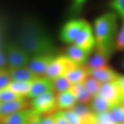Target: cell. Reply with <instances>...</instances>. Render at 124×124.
<instances>
[{
  "instance_id": "11",
  "label": "cell",
  "mask_w": 124,
  "mask_h": 124,
  "mask_svg": "<svg viewBox=\"0 0 124 124\" xmlns=\"http://www.w3.org/2000/svg\"><path fill=\"white\" fill-rule=\"evenodd\" d=\"M31 108L30 102L26 98L0 102V117Z\"/></svg>"
},
{
  "instance_id": "2",
  "label": "cell",
  "mask_w": 124,
  "mask_h": 124,
  "mask_svg": "<svg viewBox=\"0 0 124 124\" xmlns=\"http://www.w3.org/2000/svg\"><path fill=\"white\" fill-rule=\"evenodd\" d=\"M95 48L111 56L116 50V41L118 32V16L110 11L94 20L93 27Z\"/></svg>"
},
{
  "instance_id": "1",
  "label": "cell",
  "mask_w": 124,
  "mask_h": 124,
  "mask_svg": "<svg viewBox=\"0 0 124 124\" xmlns=\"http://www.w3.org/2000/svg\"><path fill=\"white\" fill-rule=\"evenodd\" d=\"M15 40L31 58L41 54H57L51 36L41 23L34 18L23 20Z\"/></svg>"
},
{
  "instance_id": "25",
  "label": "cell",
  "mask_w": 124,
  "mask_h": 124,
  "mask_svg": "<svg viewBox=\"0 0 124 124\" xmlns=\"http://www.w3.org/2000/svg\"><path fill=\"white\" fill-rule=\"evenodd\" d=\"M110 113L114 124H124V106L122 103L111 107Z\"/></svg>"
},
{
  "instance_id": "23",
  "label": "cell",
  "mask_w": 124,
  "mask_h": 124,
  "mask_svg": "<svg viewBox=\"0 0 124 124\" xmlns=\"http://www.w3.org/2000/svg\"><path fill=\"white\" fill-rule=\"evenodd\" d=\"M52 81H53L54 92L55 94L69 90L72 85L65 75L59 77Z\"/></svg>"
},
{
  "instance_id": "27",
  "label": "cell",
  "mask_w": 124,
  "mask_h": 124,
  "mask_svg": "<svg viewBox=\"0 0 124 124\" xmlns=\"http://www.w3.org/2000/svg\"><path fill=\"white\" fill-rule=\"evenodd\" d=\"M108 7L124 22V0H110L108 2Z\"/></svg>"
},
{
  "instance_id": "18",
  "label": "cell",
  "mask_w": 124,
  "mask_h": 124,
  "mask_svg": "<svg viewBox=\"0 0 124 124\" xmlns=\"http://www.w3.org/2000/svg\"><path fill=\"white\" fill-rule=\"evenodd\" d=\"M66 76L72 85L83 83L89 76V70L86 66H77L69 71Z\"/></svg>"
},
{
  "instance_id": "19",
  "label": "cell",
  "mask_w": 124,
  "mask_h": 124,
  "mask_svg": "<svg viewBox=\"0 0 124 124\" xmlns=\"http://www.w3.org/2000/svg\"><path fill=\"white\" fill-rule=\"evenodd\" d=\"M82 119L83 124L95 121V113L93 112L89 104L78 103L71 108Z\"/></svg>"
},
{
  "instance_id": "33",
  "label": "cell",
  "mask_w": 124,
  "mask_h": 124,
  "mask_svg": "<svg viewBox=\"0 0 124 124\" xmlns=\"http://www.w3.org/2000/svg\"><path fill=\"white\" fill-rule=\"evenodd\" d=\"M55 124H70L62 111H57L53 114Z\"/></svg>"
},
{
  "instance_id": "15",
  "label": "cell",
  "mask_w": 124,
  "mask_h": 124,
  "mask_svg": "<svg viewBox=\"0 0 124 124\" xmlns=\"http://www.w3.org/2000/svg\"><path fill=\"white\" fill-rule=\"evenodd\" d=\"M55 95L57 111L71 110L78 103L77 97L70 89Z\"/></svg>"
},
{
  "instance_id": "29",
  "label": "cell",
  "mask_w": 124,
  "mask_h": 124,
  "mask_svg": "<svg viewBox=\"0 0 124 124\" xmlns=\"http://www.w3.org/2000/svg\"><path fill=\"white\" fill-rule=\"evenodd\" d=\"M62 111L70 124H83L79 116L72 110Z\"/></svg>"
},
{
  "instance_id": "36",
  "label": "cell",
  "mask_w": 124,
  "mask_h": 124,
  "mask_svg": "<svg viewBox=\"0 0 124 124\" xmlns=\"http://www.w3.org/2000/svg\"><path fill=\"white\" fill-rule=\"evenodd\" d=\"M116 82L120 87L124 98V75H120L117 79L116 80Z\"/></svg>"
},
{
  "instance_id": "35",
  "label": "cell",
  "mask_w": 124,
  "mask_h": 124,
  "mask_svg": "<svg viewBox=\"0 0 124 124\" xmlns=\"http://www.w3.org/2000/svg\"><path fill=\"white\" fill-rule=\"evenodd\" d=\"M41 124H55V121L53 114L51 115L43 116Z\"/></svg>"
},
{
  "instance_id": "14",
  "label": "cell",
  "mask_w": 124,
  "mask_h": 124,
  "mask_svg": "<svg viewBox=\"0 0 124 124\" xmlns=\"http://www.w3.org/2000/svg\"><path fill=\"white\" fill-rule=\"evenodd\" d=\"M89 74L102 84L116 81L120 76L115 70L109 66L101 69L89 70Z\"/></svg>"
},
{
  "instance_id": "39",
  "label": "cell",
  "mask_w": 124,
  "mask_h": 124,
  "mask_svg": "<svg viewBox=\"0 0 124 124\" xmlns=\"http://www.w3.org/2000/svg\"><path fill=\"white\" fill-rule=\"evenodd\" d=\"M0 124H3L2 123V122H1V121H0Z\"/></svg>"
},
{
  "instance_id": "32",
  "label": "cell",
  "mask_w": 124,
  "mask_h": 124,
  "mask_svg": "<svg viewBox=\"0 0 124 124\" xmlns=\"http://www.w3.org/2000/svg\"><path fill=\"white\" fill-rule=\"evenodd\" d=\"M116 50L124 52V22L118 29L116 41Z\"/></svg>"
},
{
  "instance_id": "4",
  "label": "cell",
  "mask_w": 124,
  "mask_h": 124,
  "mask_svg": "<svg viewBox=\"0 0 124 124\" xmlns=\"http://www.w3.org/2000/svg\"><path fill=\"white\" fill-rule=\"evenodd\" d=\"M87 21L83 18H71L63 24L59 33V39L67 45L73 44Z\"/></svg>"
},
{
  "instance_id": "17",
  "label": "cell",
  "mask_w": 124,
  "mask_h": 124,
  "mask_svg": "<svg viewBox=\"0 0 124 124\" xmlns=\"http://www.w3.org/2000/svg\"><path fill=\"white\" fill-rule=\"evenodd\" d=\"M12 80L33 81L38 77L28 66L20 67H7Z\"/></svg>"
},
{
  "instance_id": "31",
  "label": "cell",
  "mask_w": 124,
  "mask_h": 124,
  "mask_svg": "<svg viewBox=\"0 0 124 124\" xmlns=\"http://www.w3.org/2000/svg\"><path fill=\"white\" fill-rule=\"evenodd\" d=\"M11 80L7 68H0V90L5 88Z\"/></svg>"
},
{
  "instance_id": "30",
  "label": "cell",
  "mask_w": 124,
  "mask_h": 124,
  "mask_svg": "<svg viewBox=\"0 0 124 124\" xmlns=\"http://www.w3.org/2000/svg\"><path fill=\"white\" fill-rule=\"evenodd\" d=\"M26 97H20L19 95H16L15 93L7 89L6 88L0 90V102L9 101L15 100L16 99Z\"/></svg>"
},
{
  "instance_id": "5",
  "label": "cell",
  "mask_w": 124,
  "mask_h": 124,
  "mask_svg": "<svg viewBox=\"0 0 124 124\" xmlns=\"http://www.w3.org/2000/svg\"><path fill=\"white\" fill-rule=\"evenodd\" d=\"M30 105L31 108L42 116L54 114L57 111L55 94L49 91L31 99Z\"/></svg>"
},
{
  "instance_id": "16",
  "label": "cell",
  "mask_w": 124,
  "mask_h": 124,
  "mask_svg": "<svg viewBox=\"0 0 124 124\" xmlns=\"http://www.w3.org/2000/svg\"><path fill=\"white\" fill-rule=\"evenodd\" d=\"M33 113L32 108H27L10 115L0 117V121L3 124H27Z\"/></svg>"
},
{
  "instance_id": "28",
  "label": "cell",
  "mask_w": 124,
  "mask_h": 124,
  "mask_svg": "<svg viewBox=\"0 0 124 124\" xmlns=\"http://www.w3.org/2000/svg\"><path fill=\"white\" fill-rule=\"evenodd\" d=\"M4 25L0 21V68L7 67V63L3 52V48L6 40H4Z\"/></svg>"
},
{
  "instance_id": "34",
  "label": "cell",
  "mask_w": 124,
  "mask_h": 124,
  "mask_svg": "<svg viewBox=\"0 0 124 124\" xmlns=\"http://www.w3.org/2000/svg\"><path fill=\"white\" fill-rule=\"evenodd\" d=\"M43 116L33 110V113L27 124H41Z\"/></svg>"
},
{
  "instance_id": "20",
  "label": "cell",
  "mask_w": 124,
  "mask_h": 124,
  "mask_svg": "<svg viewBox=\"0 0 124 124\" xmlns=\"http://www.w3.org/2000/svg\"><path fill=\"white\" fill-rule=\"evenodd\" d=\"M70 90L77 97L78 103L90 104L93 98L86 89L83 82L72 85Z\"/></svg>"
},
{
  "instance_id": "6",
  "label": "cell",
  "mask_w": 124,
  "mask_h": 124,
  "mask_svg": "<svg viewBox=\"0 0 124 124\" xmlns=\"http://www.w3.org/2000/svg\"><path fill=\"white\" fill-rule=\"evenodd\" d=\"M77 66L64 54L57 55L49 65L45 77L54 80L62 76H66L69 71Z\"/></svg>"
},
{
  "instance_id": "10",
  "label": "cell",
  "mask_w": 124,
  "mask_h": 124,
  "mask_svg": "<svg viewBox=\"0 0 124 124\" xmlns=\"http://www.w3.org/2000/svg\"><path fill=\"white\" fill-rule=\"evenodd\" d=\"M49 91H54L53 81L46 77H38L32 81L27 97L32 99Z\"/></svg>"
},
{
  "instance_id": "38",
  "label": "cell",
  "mask_w": 124,
  "mask_h": 124,
  "mask_svg": "<svg viewBox=\"0 0 124 124\" xmlns=\"http://www.w3.org/2000/svg\"><path fill=\"white\" fill-rule=\"evenodd\" d=\"M84 124H96L95 122H88V123H86Z\"/></svg>"
},
{
  "instance_id": "24",
  "label": "cell",
  "mask_w": 124,
  "mask_h": 124,
  "mask_svg": "<svg viewBox=\"0 0 124 124\" xmlns=\"http://www.w3.org/2000/svg\"><path fill=\"white\" fill-rule=\"evenodd\" d=\"M89 0H71L69 15L71 18H76L81 13Z\"/></svg>"
},
{
  "instance_id": "13",
  "label": "cell",
  "mask_w": 124,
  "mask_h": 124,
  "mask_svg": "<svg viewBox=\"0 0 124 124\" xmlns=\"http://www.w3.org/2000/svg\"><path fill=\"white\" fill-rule=\"evenodd\" d=\"M63 54L78 66H85L90 56V54L75 44L68 45Z\"/></svg>"
},
{
  "instance_id": "37",
  "label": "cell",
  "mask_w": 124,
  "mask_h": 124,
  "mask_svg": "<svg viewBox=\"0 0 124 124\" xmlns=\"http://www.w3.org/2000/svg\"><path fill=\"white\" fill-rule=\"evenodd\" d=\"M120 66L121 68L124 71V56L120 60Z\"/></svg>"
},
{
  "instance_id": "7",
  "label": "cell",
  "mask_w": 124,
  "mask_h": 124,
  "mask_svg": "<svg viewBox=\"0 0 124 124\" xmlns=\"http://www.w3.org/2000/svg\"><path fill=\"white\" fill-rule=\"evenodd\" d=\"M73 44L90 54L95 48L96 43L93 27L87 22Z\"/></svg>"
},
{
  "instance_id": "12",
  "label": "cell",
  "mask_w": 124,
  "mask_h": 124,
  "mask_svg": "<svg viewBox=\"0 0 124 124\" xmlns=\"http://www.w3.org/2000/svg\"><path fill=\"white\" fill-rule=\"evenodd\" d=\"M111 57L105 52L95 48L89 56L85 66L88 70H97L108 66V62Z\"/></svg>"
},
{
  "instance_id": "3",
  "label": "cell",
  "mask_w": 124,
  "mask_h": 124,
  "mask_svg": "<svg viewBox=\"0 0 124 124\" xmlns=\"http://www.w3.org/2000/svg\"><path fill=\"white\" fill-rule=\"evenodd\" d=\"M3 52L7 67H20L28 66L31 57L15 40H6Z\"/></svg>"
},
{
  "instance_id": "8",
  "label": "cell",
  "mask_w": 124,
  "mask_h": 124,
  "mask_svg": "<svg viewBox=\"0 0 124 124\" xmlns=\"http://www.w3.org/2000/svg\"><path fill=\"white\" fill-rule=\"evenodd\" d=\"M98 94L106 100L111 106L122 103L124 100L121 91L116 81L102 84Z\"/></svg>"
},
{
  "instance_id": "9",
  "label": "cell",
  "mask_w": 124,
  "mask_h": 124,
  "mask_svg": "<svg viewBox=\"0 0 124 124\" xmlns=\"http://www.w3.org/2000/svg\"><path fill=\"white\" fill-rule=\"evenodd\" d=\"M56 55L47 54L34 56L31 58L28 66L38 77H45L49 65Z\"/></svg>"
},
{
  "instance_id": "26",
  "label": "cell",
  "mask_w": 124,
  "mask_h": 124,
  "mask_svg": "<svg viewBox=\"0 0 124 124\" xmlns=\"http://www.w3.org/2000/svg\"><path fill=\"white\" fill-rule=\"evenodd\" d=\"M83 83H84L86 89L89 91L93 97H95L98 94L101 87L102 85L97 79L90 75L87 78Z\"/></svg>"
},
{
  "instance_id": "22",
  "label": "cell",
  "mask_w": 124,
  "mask_h": 124,
  "mask_svg": "<svg viewBox=\"0 0 124 124\" xmlns=\"http://www.w3.org/2000/svg\"><path fill=\"white\" fill-rule=\"evenodd\" d=\"M89 105L95 114L108 112L112 107L106 100L99 94L93 98Z\"/></svg>"
},
{
  "instance_id": "21",
  "label": "cell",
  "mask_w": 124,
  "mask_h": 124,
  "mask_svg": "<svg viewBox=\"0 0 124 124\" xmlns=\"http://www.w3.org/2000/svg\"><path fill=\"white\" fill-rule=\"evenodd\" d=\"M32 83V81L11 80L5 88L20 97H27L30 91Z\"/></svg>"
}]
</instances>
